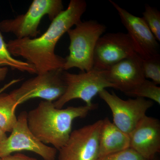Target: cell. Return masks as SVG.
Returning a JSON list of instances; mask_svg holds the SVG:
<instances>
[{"label": "cell", "mask_w": 160, "mask_h": 160, "mask_svg": "<svg viewBox=\"0 0 160 160\" xmlns=\"http://www.w3.org/2000/svg\"><path fill=\"white\" fill-rule=\"evenodd\" d=\"M129 147V135L119 129L108 118L102 120L100 135L99 158Z\"/></svg>", "instance_id": "5bb4252c"}, {"label": "cell", "mask_w": 160, "mask_h": 160, "mask_svg": "<svg viewBox=\"0 0 160 160\" xmlns=\"http://www.w3.org/2000/svg\"><path fill=\"white\" fill-rule=\"evenodd\" d=\"M137 54L128 33L109 32L98 40L93 58V68L107 70L122 60Z\"/></svg>", "instance_id": "30bf717a"}, {"label": "cell", "mask_w": 160, "mask_h": 160, "mask_svg": "<svg viewBox=\"0 0 160 160\" xmlns=\"http://www.w3.org/2000/svg\"><path fill=\"white\" fill-rule=\"evenodd\" d=\"M64 80L66 89L65 93L53 102L55 107L62 109L66 103L71 100L80 99L85 102L86 106H92L93 98L106 88H114L108 80L106 70L92 68L91 70L82 73L74 74L64 71Z\"/></svg>", "instance_id": "5b68a950"}, {"label": "cell", "mask_w": 160, "mask_h": 160, "mask_svg": "<svg viewBox=\"0 0 160 160\" xmlns=\"http://www.w3.org/2000/svg\"><path fill=\"white\" fill-rule=\"evenodd\" d=\"M8 69L7 67H0V82L4 81L6 78L7 73H8Z\"/></svg>", "instance_id": "603a6c76"}, {"label": "cell", "mask_w": 160, "mask_h": 160, "mask_svg": "<svg viewBox=\"0 0 160 160\" xmlns=\"http://www.w3.org/2000/svg\"><path fill=\"white\" fill-rule=\"evenodd\" d=\"M98 160H147L132 148L99 158Z\"/></svg>", "instance_id": "ffe728a7"}, {"label": "cell", "mask_w": 160, "mask_h": 160, "mask_svg": "<svg viewBox=\"0 0 160 160\" xmlns=\"http://www.w3.org/2000/svg\"><path fill=\"white\" fill-rule=\"evenodd\" d=\"M0 160H2V158H0Z\"/></svg>", "instance_id": "484cf974"}, {"label": "cell", "mask_w": 160, "mask_h": 160, "mask_svg": "<svg viewBox=\"0 0 160 160\" xmlns=\"http://www.w3.org/2000/svg\"><path fill=\"white\" fill-rule=\"evenodd\" d=\"M87 7L84 0H71L43 34L34 38L10 40L7 43L8 50L12 55L22 58L34 66L37 74L63 69L66 59L56 54V46L63 35L81 22Z\"/></svg>", "instance_id": "6da1fadb"}, {"label": "cell", "mask_w": 160, "mask_h": 160, "mask_svg": "<svg viewBox=\"0 0 160 160\" xmlns=\"http://www.w3.org/2000/svg\"><path fill=\"white\" fill-rule=\"evenodd\" d=\"M130 148L146 160L152 159L160 152V122L145 116L129 133Z\"/></svg>", "instance_id": "7c38bea8"}, {"label": "cell", "mask_w": 160, "mask_h": 160, "mask_svg": "<svg viewBox=\"0 0 160 160\" xmlns=\"http://www.w3.org/2000/svg\"><path fill=\"white\" fill-rule=\"evenodd\" d=\"M97 105L69 106L58 109L53 102L41 101L27 112V124L33 135L44 144H50L59 150L69 139L72 122L77 118L86 117Z\"/></svg>", "instance_id": "7a4b0ae2"}, {"label": "cell", "mask_w": 160, "mask_h": 160, "mask_svg": "<svg viewBox=\"0 0 160 160\" xmlns=\"http://www.w3.org/2000/svg\"><path fill=\"white\" fill-rule=\"evenodd\" d=\"M11 132L9 137L0 143V158L26 150L36 153L44 160H55L57 149L40 142L29 130L27 112L20 113Z\"/></svg>", "instance_id": "ba28073f"}, {"label": "cell", "mask_w": 160, "mask_h": 160, "mask_svg": "<svg viewBox=\"0 0 160 160\" xmlns=\"http://www.w3.org/2000/svg\"><path fill=\"white\" fill-rule=\"evenodd\" d=\"M149 160H156V159L155 158H154L152 159H150Z\"/></svg>", "instance_id": "d4e9b609"}, {"label": "cell", "mask_w": 160, "mask_h": 160, "mask_svg": "<svg viewBox=\"0 0 160 160\" xmlns=\"http://www.w3.org/2000/svg\"><path fill=\"white\" fill-rule=\"evenodd\" d=\"M1 158L2 160H37L35 158L29 157L26 155L20 153L9 155Z\"/></svg>", "instance_id": "44dd1931"}, {"label": "cell", "mask_w": 160, "mask_h": 160, "mask_svg": "<svg viewBox=\"0 0 160 160\" xmlns=\"http://www.w3.org/2000/svg\"><path fill=\"white\" fill-rule=\"evenodd\" d=\"M142 12L143 19L149 27L154 37L160 41V12L157 8L146 4Z\"/></svg>", "instance_id": "ac0fdd59"}, {"label": "cell", "mask_w": 160, "mask_h": 160, "mask_svg": "<svg viewBox=\"0 0 160 160\" xmlns=\"http://www.w3.org/2000/svg\"><path fill=\"white\" fill-rule=\"evenodd\" d=\"M9 66L11 69L31 74H37L34 66L30 63L15 59L9 52L2 35L0 32V67Z\"/></svg>", "instance_id": "2e32d148"}, {"label": "cell", "mask_w": 160, "mask_h": 160, "mask_svg": "<svg viewBox=\"0 0 160 160\" xmlns=\"http://www.w3.org/2000/svg\"><path fill=\"white\" fill-rule=\"evenodd\" d=\"M16 101L10 93L0 94V127L5 132H10L17 122L15 110Z\"/></svg>", "instance_id": "9a60e30c"}, {"label": "cell", "mask_w": 160, "mask_h": 160, "mask_svg": "<svg viewBox=\"0 0 160 160\" xmlns=\"http://www.w3.org/2000/svg\"><path fill=\"white\" fill-rule=\"evenodd\" d=\"M109 2L117 11L140 57L145 59L159 55V44L142 18L131 14L113 1Z\"/></svg>", "instance_id": "8fae6325"}, {"label": "cell", "mask_w": 160, "mask_h": 160, "mask_svg": "<svg viewBox=\"0 0 160 160\" xmlns=\"http://www.w3.org/2000/svg\"><path fill=\"white\" fill-rule=\"evenodd\" d=\"M102 120L72 131L59 150L58 160H98Z\"/></svg>", "instance_id": "9c48e42d"}, {"label": "cell", "mask_w": 160, "mask_h": 160, "mask_svg": "<svg viewBox=\"0 0 160 160\" xmlns=\"http://www.w3.org/2000/svg\"><path fill=\"white\" fill-rule=\"evenodd\" d=\"M64 10L62 0H34L25 14L0 22V30L12 33L16 39L37 38L40 31L38 29L42 18L47 15L52 21Z\"/></svg>", "instance_id": "277c9868"}, {"label": "cell", "mask_w": 160, "mask_h": 160, "mask_svg": "<svg viewBox=\"0 0 160 160\" xmlns=\"http://www.w3.org/2000/svg\"><path fill=\"white\" fill-rule=\"evenodd\" d=\"M124 94L130 97L149 98L160 105V87L149 80L145 79Z\"/></svg>", "instance_id": "e0dca14e"}, {"label": "cell", "mask_w": 160, "mask_h": 160, "mask_svg": "<svg viewBox=\"0 0 160 160\" xmlns=\"http://www.w3.org/2000/svg\"><path fill=\"white\" fill-rule=\"evenodd\" d=\"M7 138L6 132L3 131L2 128L0 127V143L5 141Z\"/></svg>", "instance_id": "cb8c5ba5"}, {"label": "cell", "mask_w": 160, "mask_h": 160, "mask_svg": "<svg viewBox=\"0 0 160 160\" xmlns=\"http://www.w3.org/2000/svg\"><path fill=\"white\" fill-rule=\"evenodd\" d=\"M64 71L63 69H59L37 74L35 77L25 81L10 94L16 100L18 106L35 98L55 102L66 91Z\"/></svg>", "instance_id": "8992f818"}, {"label": "cell", "mask_w": 160, "mask_h": 160, "mask_svg": "<svg viewBox=\"0 0 160 160\" xmlns=\"http://www.w3.org/2000/svg\"><path fill=\"white\" fill-rule=\"evenodd\" d=\"M22 79H17L12 80V81L9 82V83L6 84L5 86L0 89V94L2 93L3 92L5 91V90H6V89L9 88L10 86H12V85H14L15 84H16V83L19 82L20 81H22Z\"/></svg>", "instance_id": "7402d4cb"}, {"label": "cell", "mask_w": 160, "mask_h": 160, "mask_svg": "<svg viewBox=\"0 0 160 160\" xmlns=\"http://www.w3.org/2000/svg\"><path fill=\"white\" fill-rule=\"evenodd\" d=\"M142 68L145 79H150L157 85L160 84V56L142 59Z\"/></svg>", "instance_id": "d6986e66"}, {"label": "cell", "mask_w": 160, "mask_h": 160, "mask_svg": "<svg viewBox=\"0 0 160 160\" xmlns=\"http://www.w3.org/2000/svg\"><path fill=\"white\" fill-rule=\"evenodd\" d=\"M142 61V59L137 53L106 70L108 80L115 89L125 93L146 79L143 74Z\"/></svg>", "instance_id": "4fadbf2b"}, {"label": "cell", "mask_w": 160, "mask_h": 160, "mask_svg": "<svg viewBox=\"0 0 160 160\" xmlns=\"http://www.w3.org/2000/svg\"><path fill=\"white\" fill-rule=\"evenodd\" d=\"M98 95L110 108L113 124L128 134L153 105L152 101L143 98L123 100L114 92L110 93L106 89L100 92Z\"/></svg>", "instance_id": "52a82bcc"}, {"label": "cell", "mask_w": 160, "mask_h": 160, "mask_svg": "<svg viewBox=\"0 0 160 160\" xmlns=\"http://www.w3.org/2000/svg\"><path fill=\"white\" fill-rule=\"evenodd\" d=\"M67 31L70 40L69 53L63 69L77 68L82 72L93 68V53L98 40L106 32V27L96 20L82 22Z\"/></svg>", "instance_id": "3957f363"}]
</instances>
